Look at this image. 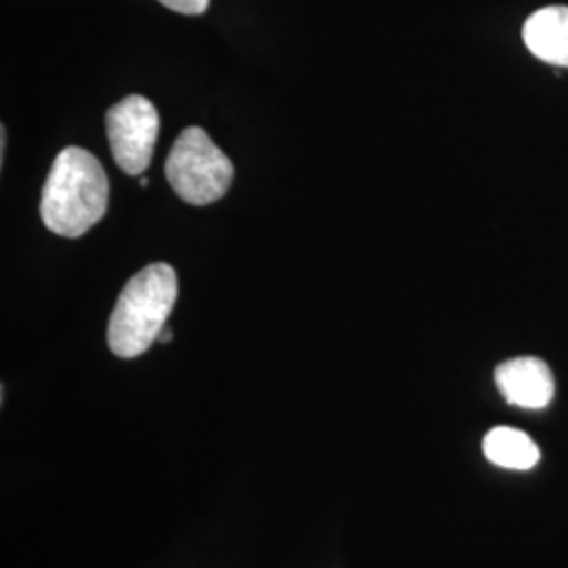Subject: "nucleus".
Wrapping results in <instances>:
<instances>
[{"instance_id":"f03ea898","label":"nucleus","mask_w":568,"mask_h":568,"mask_svg":"<svg viewBox=\"0 0 568 568\" xmlns=\"http://www.w3.org/2000/svg\"><path fill=\"white\" fill-rule=\"evenodd\" d=\"M178 274L169 264L138 272L119 295L108 323V345L119 358H138L159 342L178 302Z\"/></svg>"},{"instance_id":"f257e3e1","label":"nucleus","mask_w":568,"mask_h":568,"mask_svg":"<svg viewBox=\"0 0 568 568\" xmlns=\"http://www.w3.org/2000/svg\"><path fill=\"white\" fill-rule=\"evenodd\" d=\"M108 201L110 183L102 163L82 148H65L42 187V222L53 234L79 239L102 222Z\"/></svg>"},{"instance_id":"39448f33","label":"nucleus","mask_w":568,"mask_h":568,"mask_svg":"<svg viewBox=\"0 0 568 568\" xmlns=\"http://www.w3.org/2000/svg\"><path fill=\"white\" fill-rule=\"evenodd\" d=\"M495 384L509 405L520 408H546L554 398V375L549 366L535 356L511 358L497 366Z\"/></svg>"},{"instance_id":"0eeeda50","label":"nucleus","mask_w":568,"mask_h":568,"mask_svg":"<svg viewBox=\"0 0 568 568\" xmlns=\"http://www.w3.org/2000/svg\"><path fill=\"white\" fill-rule=\"evenodd\" d=\"M483 450L490 464L506 469H530L541 459L535 440L516 427H493L485 436Z\"/></svg>"},{"instance_id":"7ed1b4c3","label":"nucleus","mask_w":568,"mask_h":568,"mask_svg":"<svg viewBox=\"0 0 568 568\" xmlns=\"http://www.w3.org/2000/svg\"><path fill=\"white\" fill-rule=\"evenodd\" d=\"M164 175L182 201L203 206L224 199L234 166L201 126H187L166 156Z\"/></svg>"},{"instance_id":"6e6552de","label":"nucleus","mask_w":568,"mask_h":568,"mask_svg":"<svg viewBox=\"0 0 568 568\" xmlns=\"http://www.w3.org/2000/svg\"><path fill=\"white\" fill-rule=\"evenodd\" d=\"M159 2L164 4L166 9L178 11V13H183V16H201V13L206 11L211 0H159Z\"/></svg>"},{"instance_id":"20e7f679","label":"nucleus","mask_w":568,"mask_h":568,"mask_svg":"<svg viewBox=\"0 0 568 568\" xmlns=\"http://www.w3.org/2000/svg\"><path fill=\"white\" fill-rule=\"evenodd\" d=\"M105 131L114 161L126 175H143L150 166L161 119L154 103L142 95H129L105 114Z\"/></svg>"},{"instance_id":"9b49d317","label":"nucleus","mask_w":568,"mask_h":568,"mask_svg":"<svg viewBox=\"0 0 568 568\" xmlns=\"http://www.w3.org/2000/svg\"><path fill=\"white\" fill-rule=\"evenodd\" d=\"M140 185H142V187H148V185H150V180H148V178H142V180H140Z\"/></svg>"},{"instance_id":"9d476101","label":"nucleus","mask_w":568,"mask_h":568,"mask_svg":"<svg viewBox=\"0 0 568 568\" xmlns=\"http://www.w3.org/2000/svg\"><path fill=\"white\" fill-rule=\"evenodd\" d=\"M171 339H173V333H171V328H166V326H164L163 333L159 335V342H161V344H169Z\"/></svg>"},{"instance_id":"1a4fd4ad","label":"nucleus","mask_w":568,"mask_h":568,"mask_svg":"<svg viewBox=\"0 0 568 568\" xmlns=\"http://www.w3.org/2000/svg\"><path fill=\"white\" fill-rule=\"evenodd\" d=\"M4 150H7V129H0V159H4Z\"/></svg>"},{"instance_id":"423d86ee","label":"nucleus","mask_w":568,"mask_h":568,"mask_svg":"<svg viewBox=\"0 0 568 568\" xmlns=\"http://www.w3.org/2000/svg\"><path fill=\"white\" fill-rule=\"evenodd\" d=\"M523 39L535 58L568 68V7H546L532 13Z\"/></svg>"}]
</instances>
